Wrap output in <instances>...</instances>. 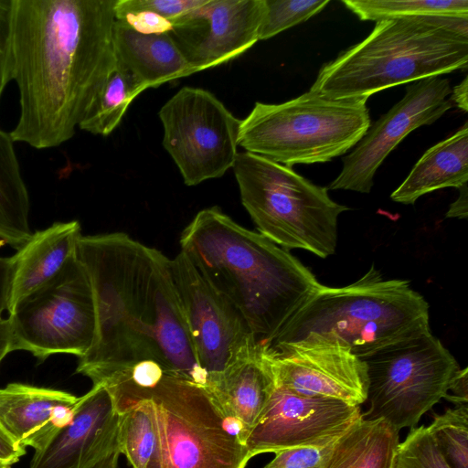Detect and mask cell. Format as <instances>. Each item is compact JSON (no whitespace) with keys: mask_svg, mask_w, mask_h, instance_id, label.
Listing matches in <instances>:
<instances>
[{"mask_svg":"<svg viewBox=\"0 0 468 468\" xmlns=\"http://www.w3.org/2000/svg\"><path fill=\"white\" fill-rule=\"evenodd\" d=\"M116 0H13V141L36 149L73 137L117 66Z\"/></svg>","mask_w":468,"mask_h":468,"instance_id":"obj_1","label":"cell"},{"mask_svg":"<svg viewBox=\"0 0 468 468\" xmlns=\"http://www.w3.org/2000/svg\"><path fill=\"white\" fill-rule=\"evenodd\" d=\"M77 257L93 291L96 335L76 372L93 385L152 360L169 373L208 388L199 367L168 259L123 232L83 236Z\"/></svg>","mask_w":468,"mask_h":468,"instance_id":"obj_2","label":"cell"},{"mask_svg":"<svg viewBox=\"0 0 468 468\" xmlns=\"http://www.w3.org/2000/svg\"><path fill=\"white\" fill-rule=\"evenodd\" d=\"M180 245L201 276L241 314L262 348L270 347L322 285L288 250L218 207L197 212L182 231Z\"/></svg>","mask_w":468,"mask_h":468,"instance_id":"obj_3","label":"cell"},{"mask_svg":"<svg viewBox=\"0 0 468 468\" xmlns=\"http://www.w3.org/2000/svg\"><path fill=\"white\" fill-rule=\"evenodd\" d=\"M101 385L114 404L147 405L154 436L146 468H245L250 461L240 423L207 388L151 360Z\"/></svg>","mask_w":468,"mask_h":468,"instance_id":"obj_4","label":"cell"},{"mask_svg":"<svg viewBox=\"0 0 468 468\" xmlns=\"http://www.w3.org/2000/svg\"><path fill=\"white\" fill-rule=\"evenodd\" d=\"M468 65V18L383 19L361 42L319 71L310 91L331 100L368 99L399 84Z\"/></svg>","mask_w":468,"mask_h":468,"instance_id":"obj_5","label":"cell"},{"mask_svg":"<svg viewBox=\"0 0 468 468\" xmlns=\"http://www.w3.org/2000/svg\"><path fill=\"white\" fill-rule=\"evenodd\" d=\"M431 332L429 304L406 280H384L374 264L356 282L320 288L283 326L269 348L335 343L363 358Z\"/></svg>","mask_w":468,"mask_h":468,"instance_id":"obj_6","label":"cell"},{"mask_svg":"<svg viewBox=\"0 0 468 468\" xmlns=\"http://www.w3.org/2000/svg\"><path fill=\"white\" fill-rule=\"evenodd\" d=\"M367 98L331 100L307 91L285 102H256L241 120L246 152L292 167L331 161L361 140L371 122Z\"/></svg>","mask_w":468,"mask_h":468,"instance_id":"obj_7","label":"cell"},{"mask_svg":"<svg viewBox=\"0 0 468 468\" xmlns=\"http://www.w3.org/2000/svg\"><path fill=\"white\" fill-rule=\"evenodd\" d=\"M232 168L259 233L286 250L303 249L323 259L335 252L338 217L349 208L334 201L327 187L248 152L238 153Z\"/></svg>","mask_w":468,"mask_h":468,"instance_id":"obj_8","label":"cell"},{"mask_svg":"<svg viewBox=\"0 0 468 468\" xmlns=\"http://www.w3.org/2000/svg\"><path fill=\"white\" fill-rule=\"evenodd\" d=\"M367 367L368 410L364 419H383L398 431L413 428L447 393L460 368L431 332L362 358Z\"/></svg>","mask_w":468,"mask_h":468,"instance_id":"obj_9","label":"cell"},{"mask_svg":"<svg viewBox=\"0 0 468 468\" xmlns=\"http://www.w3.org/2000/svg\"><path fill=\"white\" fill-rule=\"evenodd\" d=\"M12 351L40 361L56 354L84 356L96 335V310L89 275L77 254L48 282L9 314Z\"/></svg>","mask_w":468,"mask_h":468,"instance_id":"obj_10","label":"cell"},{"mask_svg":"<svg viewBox=\"0 0 468 468\" xmlns=\"http://www.w3.org/2000/svg\"><path fill=\"white\" fill-rule=\"evenodd\" d=\"M158 116L163 146L186 186L220 177L233 167L241 120L213 93L183 87L161 107Z\"/></svg>","mask_w":468,"mask_h":468,"instance_id":"obj_11","label":"cell"},{"mask_svg":"<svg viewBox=\"0 0 468 468\" xmlns=\"http://www.w3.org/2000/svg\"><path fill=\"white\" fill-rule=\"evenodd\" d=\"M170 272L191 344L208 389L236 363L260 347L238 310L218 292L180 252Z\"/></svg>","mask_w":468,"mask_h":468,"instance_id":"obj_12","label":"cell"},{"mask_svg":"<svg viewBox=\"0 0 468 468\" xmlns=\"http://www.w3.org/2000/svg\"><path fill=\"white\" fill-rule=\"evenodd\" d=\"M447 79L430 77L412 82L404 97L366 132L353 151L344 157L343 167L329 189L369 193L378 168L412 131L430 125L452 107Z\"/></svg>","mask_w":468,"mask_h":468,"instance_id":"obj_13","label":"cell"},{"mask_svg":"<svg viewBox=\"0 0 468 468\" xmlns=\"http://www.w3.org/2000/svg\"><path fill=\"white\" fill-rule=\"evenodd\" d=\"M274 386L297 395L360 406L368 389L366 362L335 343H295L266 350Z\"/></svg>","mask_w":468,"mask_h":468,"instance_id":"obj_14","label":"cell"},{"mask_svg":"<svg viewBox=\"0 0 468 468\" xmlns=\"http://www.w3.org/2000/svg\"><path fill=\"white\" fill-rule=\"evenodd\" d=\"M362 418L360 406L294 394L274 387L244 445L250 458L342 435Z\"/></svg>","mask_w":468,"mask_h":468,"instance_id":"obj_15","label":"cell"},{"mask_svg":"<svg viewBox=\"0 0 468 468\" xmlns=\"http://www.w3.org/2000/svg\"><path fill=\"white\" fill-rule=\"evenodd\" d=\"M264 0H207L167 33L198 72L240 56L259 40Z\"/></svg>","mask_w":468,"mask_h":468,"instance_id":"obj_16","label":"cell"},{"mask_svg":"<svg viewBox=\"0 0 468 468\" xmlns=\"http://www.w3.org/2000/svg\"><path fill=\"white\" fill-rule=\"evenodd\" d=\"M119 415L103 385H93L79 403L69 424L42 450L28 468H94L118 449Z\"/></svg>","mask_w":468,"mask_h":468,"instance_id":"obj_17","label":"cell"},{"mask_svg":"<svg viewBox=\"0 0 468 468\" xmlns=\"http://www.w3.org/2000/svg\"><path fill=\"white\" fill-rule=\"evenodd\" d=\"M80 397L10 383L0 388V427L20 447L44 449L73 420Z\"/></svg>","mask_w":468,"mask_h":468,"instance_id":"obj_18","label":"cell"},{"mask_svg":"<svg viewBox=\"0 0 468 468\" xmlns=\"http://www.w3.org/2000/svg\"><path fill=\"white\" fill-rule=\"evenodd\" d=\"M81 229L79 221L55 222L33 233L13 256L7 307L17 303L52 280L76 256Z\"/></svg>","mask_w":468,"mask_h":468,"instance_id":"obj_19","label":"cell"},{"mask_svg":"<svg viewBox=\"0 0 468 468\" xmlns=\"http://www.w3.org/2000/svg\"><path fill=\"white\" fill-rule=\"evenodd\" d=\"M117 61L147 90L196 73L167 34H142L115 20Z\"/></svg>","mask_w":468,"mask_h":468,"instance_id":"obj_20","label":"cell"},{"mask_svg":"<svg viewBox=\"0 0 468 468\" xmlns=\"http://www.w3.org/2000/svg\"><path fill=\"white\" fill-rule=\"evenodd\" d=\"M267 349L258 348L236 363L209 388L226 414L240 423L244 441L275 387Z\"/></svg>","mask_w":468,"mask_h":468,"instance_id":"obj_21","label":"cell"},{"mask_svg":"<svg viewBox=\"0 0 468 468\" xmlns=\"http://www.w3.org/2000/svg\"><path fill=\"white\" fill-rule=\"evenodd\" d=\"M468 181V123L428 149L406 179L391 194L395 202L410 205L421 196L445 188H460Z\"/></svg>","mask_w":468,"mask_h":468,"instance_id":"obj_22","label":"cell"},{"mask_svg":"<svg viewBox=\"0 0 468 468\" xmlns=\"http://www.w3.org/2000/svg\"><path fill=\"white\" fill-rule=\"evenodd\" d=\"M399 442L388 421L362 417L336 440L323 468H393Z\"/></svg>","mask_w":468,"mask_h":468,"instance_id":"obj_23","label":"cell"},{"mask_svg":"<svg viewBox=\"0 0 468 468\" xmlns=\"http://www.w3.org/2000/svg\"><path fill=\"white\" fill-rule=\"evenodd\" d=\"M10 133L0 129V239L18 250L32 237L29 195Z\"/></svg>","mask_w":468,"mask_h":468,"instance_id":"obj_24","label":"cell"},{"mask_svg":"<svg viewBox=\"0 0 468 468\" xmlns=\"http://www.w3.org/2000/svg\"><path fill=\"white\" fill-rule=\"evenodd\" d=\"M146 89L117 61L103 88L79 128L95 135L107 136L121 123L132 101Z\"/></svg>","mask_w":468,"mask_h":468,"instance_id":"obj_25","label":"cell"},{"mask_svg":"<svg viewBox=\"0 0 468 468\" xmlns=\"http://www.w3.org/2000/svg\"><path fill=\"white\" fill-rule=\"evenodd\" d=\"M361 20L379 21L410 16L468 18V0H344Z\"/></svg>","mask_w":468,"mask_h":468,"instance_id":"obj_26","label":"cell"},{"mask_svg":"<svg viewBox=\"0 0 468 468\" xmlns=\"http://www.w3.org/2000/svg\"><path fill=\"white\" fill-rule=\"evenodd\" d=\"M119 415L118 449L133 468H146L154 446V425L144 401L114 404Z\"/></svg>","mask_w":468,"mask_h":468,"instance_id":"obj_27","label":"cell"},{"mask_svg":"<svg viewBox=\"0 0 468 468\" xmlns=\"http://www.w3.org/2000/svg\"><path fill=\"white\" fill-rule=\"evenodd\" d=\"M427 427L451 467L468 468V405L433 413Z\"/></svg>","mask_w":468,"mask_h":468,"instance_id":"obj_28","label":"cell"},{"mask_svg":"<svg viewBox=\"0 0 468 468\" xmlns=\"http://www.w3.org/2000/svg\"><path fill=\"white\" fill-rule=\"evenodd\" d=\"M330 0H264L259 40L271 38L322 11Z\"/></svg>","mask_w":468,"mask_h":468,"instance_id":"obj_29","label":"cell"},{"mask_svg":"<svg viewBox=\"0 0 468 468\" xmlns=\"http://www.w3.org/2000/svg\"><path fill=\"white\" fill-rule=\"evenodd\" d=\"M393 468H452L439 450L427 426L410 429L399 442Z\"/></svg>","mask_w":468,"mask_h":468,"instance_id":"obj_30","label":"cell"},{"mask_svg":"<svg viewBox=\"0 0 468 468\" xmlns=\"http://www.w3.org/2000/svg\"><path fill=\"white\" fill-rule=\"evenodd\" d=\"M339 437L278 451L264 468H323Z\"/></svg>","mask_w":468,"mask_h":468,"instance_id":"obj_31","label":"cell"},{"mask_svg":"<svg viewBox=\"0 0 468 468\" xmlns=\"http://www.w3.org/2000/svg\"><path fill=\"white\" fill-rule=\"evenodd\" d=\"M207 0H116L115 17L127 13L148 11L171 21L173 24L180 17Z\"/></svg>","mask_w":468,"mask_h":468,"instance_id":"obj_32","label":"cell"},{"mask_svg":"<svg viewBox=\"0 0 468 468\" xmlns=\"http://www.w3.org/2000/svg\"><path fill=\"white\" fill-rule=\"evenodd\" d=\"M13 0H0V101L12 80Z\"/></svg>","mask_w":468,"mask_h":468,"instance_id":"obj_33","label":"cell"},{"mask_svg":"<svg viewBox=\"0 0 468 468\" xmlns=\"http://www.w3.org/2000/svg\"><path fill=\"white\" fill-rule=\"evenodd\" d=\"M115 20L142 34L169 33L173 27L171 21L148 11L127 13Z\"/></svg>","mask_w":468,"mask_h":468,"instance_id":"obj_34","label":"cell"},{"mask_svg":"<svg viewBox=\"0 0 468 468\" xmlns=\"http://www.w3.org/2000/svg\"><path fill=\"white\" fill-rule=\"evenodd\" d=\"M455 406L468 403V368H459L452 378L443 398Z\"/></svg>","mask_w":468,"mask_h":468,"instance_id":"obj_35","label":"cell"},{"mask_svg":"<svg viewBox=\"0 0 468 468\" xmlns=\"http://www.w3.org/2000/svg\"><path fill=\"white\" fill-rule=\"evenodd\" d=\"M25 454L26 449L18 446L0 427V463L11 467Z\"/></svg>","mask_w":468,"mask_h":468,"instance_id":"obj_36","label":"cell"},{"mask_svg":"<svg viewBox=\"0 0 468 468\" xmlns=\"http://www.w3.org/2000/svg\"><path fill=\"white\" fill-rule=\"evenodd\" d=\"M13 256L8 258L0 257V320L7 307V295L11 271L13 268Z\"/></svg>","mask_w":468,"mask_h":468,"instance_id":"obj_37","label":"cell"},{"mask_svg":"<svg viewBox=\"0 0 468 468\" xmlns=\"http://www.w3.org/2000/svg\"><path fill=\"white\" fill-rule=\"evenodd\" d=\"M459 197L451 204L446 218H466L468 216V187L467 184L459 188Z\"/></svg>","mask_w":468,"mask_h":468,"instance_id":"obj_38","label":"cell"},{"mask_svg":"<svg viewBox=\"0 0 468 468\" xmlns=\"http://www.w3.org/2000/svg\"><path fill=\"white\" fill-rule=\"evenodd\" d=\"M12 352V336L9 318L0 320V363Z\"/></svg>","mask_w":468,"mask_h":468,"instance_id":"obj_39","label":"cell"},{"mask_svg":"<svg viewBox=\"0 0 468 468\" xmlns=\"http://www.w3.org/2000/svg\"><path fill=\"white\" fill-rule=\"evenodd\" d=\"M451 101L463 112L468 111V78L465 77L463 80L456 85L451 91Z\"/></svg>","mask_w":468,"mask_h":468,"instance_id":"obj_40","label":"cell"},{"mask_svg":"<svg viewBox=\"0 0 468 468\" xmlns=\"http://www.w3.org/2000/svg\"><path fill=\"white\" fill-rule=\"evenodd\" d=\"M120 455V451L115 450L100 463H98L94 468H118V461Z\"/></svg>","mask_w":468,"mask_h":468,"instance_id":"obj_41","label":"cell"},{"mask_svg":"<svg viewBox=\"0 0 468 468\" xmlns=\"http://www.w3.org/2000/svg\"><path fill=\"white\" fill-rule=\"evenodd\" d=\"M0 468H10V467L0 463Z\"/></svg>","mask_w":468,"mask_h":468,"instance_id":"obj_42","label":"cell"}]
</instances>
